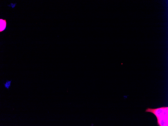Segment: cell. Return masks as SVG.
Masks as SVG:
<instances>
[{
	"label": "cell",
	"instance_id": "cell-3",
	"mask_svg": "<svg viewBox=\"0 0 168 126\" xmlns=\"http://www.w3.org/2000/svg\"><path fill=\"white\" fill-rule=\"evenodd\" d=\"M11 82V80L7 81L6 83L4 84V86L5 88L8 89L10 87Z\"/></svg>",
	"mask_w": 168,
	"mask_h": 126
},
{
	"label": "cell",
	"instance_id": "cell-1",
	"mask_svg": "<svg viewBox=\"0 0 168 126\" xmlns=\"http://www.w3.org/2000/svg\"><path fill=\"white\" fill-rule=\"evenodd\" d=\"M168 107L156 109L148 108L145 112L151 113L155 115L157 119L158 126H168Z\"/></svg>",
	"mask_w": 168,
	"mask_h": 126
},
{
	"label": "cell",
	"instance_id": "cell-2",
	"mask_svg": "<svg viewBox=\"0 0 168 126\" xmlns=\"http://www.w3.org/2000/svg\"><path fill=\"white\" fill-rule=\"evenodd\" d=\"M0 32H1L4 30L6 28V20L0 19Z\"/></svg>",
	"mask_w": 168,
	"mask_h": 126
}]
</instances>
